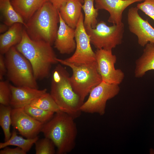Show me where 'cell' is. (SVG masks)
<instances>
[{
	"mask_svg": "<svg viewBox=\"0 0 154 154\" xmlns=\"http://www.w3.org/2000/svg\"><path fill=\"white\" fill-rule=\"evenodd\" d=\"M50 43L32 39L23 29L22 38L16 45L17 49L29 62L37 79H42L49 75L51 66L58 63Z\"/></svg>",
	"mask_w": 154,
	"mask_h": 154,
	"instance_id": "1",
	"label": "cell"
},
{
	"mask_svg": "<svg viewBox=\"0 0 154 154\" xmlns=\"http://www.w3.org/2000/svg\"><path fill=\"white\" fill-rule=\"evenodd\" d=\"M74 119L69 114L60 111L43 124L41 132L53 142L58 154L68 153L75 146L77 130Z\"/></svg>",
	"mask_w": 154,
	"mask_h": 154,
	"instance_id": "2",
	"label": "cell"
},
{
	"mask_svg": "<svg viewBox=\"0 0 154 154\" xmlns=\"http://www.w3.org/2000/svg\"><path fill=\"white\" fill-rule=\"evenodd\" d=\"M70 77L64 68L58 64L52 72L50 94L60 110L74 119L80 115L84 102L74 90Z\"/></svg>",
	"mask_w": 154,
	"mask_h": 154,
	"instance_id": "3",
	"label": "cell"
},
{
	"mask_svg": "<svg viewBox=\"0 0 154 154\" xmlns=\"http://www.w3.org/2000/svg\"><path fill=\"white\" fill-rule=\"evenodd\" d=\"M58 10L47 0L27 21L25 30L32 40L54 42L59 23Z\"/></svg>",
	"mask_w": 154,
	"mask_h": 154,
	"instance_id": "4",
	"label": "cell"
},
{
	"mask_svg": "<svg viewBox=\"0 0 154 154\" xmlns=\"http://www.w3.org/2000/svg\"><path fill=\"white\" fill-rule=\"evenodd\" d=\"M60 64L70 68L72 71L70 81L75 92L83 102L91 90L102 81L97 68L96 61L80 65H76L64 59L57 58Z\"/></svg>",
	"mask_w": 154,
	"mask_h": 154,
	"instance_id": "5",
	"label": "cell"
},
{
	"mask_svg": "<svg viewBox=\"0 0 154 154\" xmlns=\"http://www.w3.org/2000/svg\"><path fill=\"white\" fill-rule=\"evenodd\" d=\"M5 54L8 79L16 86L38 89L37 79L28 60L15 46L12 47Z\"/></svg>",
	"mask_w": 154,
	"mask_h": 154,
	"instance_id": "6",
	"label": "cell"
},
{
	"mask_svg": "<svg viewBox=\"0 0 154 154\" xmlns=\"http://www.w3.org/2000/svg\"><path fill=\"white\" fill-rule=\"evenodd\" d=\"M85 30L90 36L91 43L97 49L112 50L122 43L124 26L123 23L109 26L104 21H101L95 28Z\"/></svg>",
	"mask_w": 154,
	"mask_h": 154,
	"instance_id": "7",
	"label": "cell"
},
{
	"mask_svg": "<svg viewBox=\"0 0 154 154\" xmlns=\"http://www.w3.org/2000/svg\"><path fill=\"white\" fill-rule=\"evenodd\" d=\"M119 91L118 85L102 81L90 91L88 99L81 107V112L103 115L105 113L108 100L116 96Z\"/></svg>",
	"mask_w": 154,
	"mask_h": 154,
	"instance_id": "8",
	"label": "cell"
},
{
	"mask_svg": "<svg viewBox=\"0 0 154 154\" xmlns=\"http://www.w3.org/2000/svg\"><path fill=\"white\" fill-rule=\"evenodd\" d=\"M84 17L81 14L75 29L76 48L73 54L64 59L76 65L88 64L96 61V55L91 48L89 36L84 25Z\"/></svg>",
	"mask_w": 154,
	"mask_h": 154,
	"instance_id": "9",
	"label": "cell"
},
{
	"mask_svg": "<svg viewBox=\"0 0 154 154\" xmlns=\"http://www.w3.org/2000/svg\"><path fill=\"white\" fill-rule=\"evenodd\" d=\"M98 72L102 81L119 85L122 82L124 74L120 69H116V56L112 50L97 49L95 52Z\"/></svg>",
	"mask_w": 154,
	"mask_h": 154,
	"instance_id": "10",
	"label": "cell"
},
{
	"mask_svg": "<svg viewBox=\"0 0 154 154\" xmlns=\"http://www.w3.org/2000/svg\"><path fill=\"white\" fill-rule=\"evenodd\" d=\"M137 7L130 8L127 14V22L129 31L137 37L138 43L144 47L148 43H154V28L147 20L140 16Z\"/></svg>",
	"mask_w": 154,
	"mask_h": 154,
	"instance_id": "11",
	"label": "cell"
},
{
	"mask_svg": "<svg viewBox=\"0 0 154 154\" xmlns=\"http://www.w3.org/2000/svg\"><path fill=\"white\" fill-rule=\"evenodd\" d=\"M11 118L13 128L26 138H34L41 132L43 124L27 114L23 108H13Z\"/></svg>",
	"mask_w": 154,
	"mask_h": 154,
	"instance_id": "12",
	"label": "cell"
},
{
	"mask_svg": "<svg viewBox=\"0 0 154 154\" xmlns=\"http://www.w3.org/2000/svg\"><path fill=\"white\" fill-rule=\"evenodd\" d=\"M10 86L11 93L10 105L13 108H23L47 92L46 89L40 90L28 86Z\"/></svg>",
	"mask_w": 154,
	"mask_h": 154,
	"instance_id": "13",
	"label": "cell"
},
{
	"mask_svg": "<svg viewBox=\"0 0 154 154\" xmlns=\"http://www.w3.org/2000/svg\"><path fill=\"white\" fill-rule=\"evenodd\" d=\"M144 0H94L95 8L104 9L110 14L108 22L119 25L122 23L123 13L130 5Z\"/></svg>",
	"mask_w": 154,
	"mask_h": 154,
	"instance_id": "14",
	"label": "cell"
},
{
	"mask_svg": "<svg viewBox=\"0 0 154 154\" xmlns=\"http://www.w3.org/2000/svg\"><path fill=\"white\" fill-rule=\"evenodd\" d=\"M59 26L54 42V47L62 54H70L76 48L75 29L68 26L62 18L58 11Z\"/></svg>",
	"mask_w": 154,
	"mask_h": 154,
	"instance_id": "15",
	"label": "cell"
},
{
	"mask_svg": "<svg viewBox=\"0 0 154 154\" xmlns=\"http://www.w3.org/2000/svg\"><path fill=\"white\" fill-rule=\"evenodd\" d=\"M83 0H67L58 10L65 22L75 29L82 13Z\"/></svg>",
	"mask_w": 154,
	"mask_h": 154,
	"instance_id": "16",
	"label": "cell"
},
{
	"mask_svg": "<svg viewBox=\"0 0 154 154\" xmlns=\"http://www.w3.org/2000/svg\"><path fill=\"white\" fill-rule=\"evenodd\" d=\"M23 26L21 23H15L0 35V54H5L12 47L20 42L22 38Z\"/></svg>",
	"mask_w": 154,
	"mask_h": 154,
	"instance_id": "17",
	"label": "cell"
},
{
	"mask_svg": "<svg viewBox=\"0 0 154 154\" xmlns=\"http://www.w3.org/2000/svg\"><path fill=\"white\" fill-rule=\"evenodd\" d=\"M134 71L137 78L142 77L149 70H154V43L149 42L145 46L141 55L136 61Z\"/></svg>",
	"mask_w": 154,
	"mask_h": 154,
	"instance_id": "18",
	"label": "cell"
},
{
	"mask_svg": "<svg viewBox=\"0 0 154 154\" xmlns=\"http://www.w3.org/2000/svg\"><path fill=\"white\" fill-rule=\"evenodd\" d=\"M47 0H11L14 9L27 21Z\"/></svg>",
	"mask_w": 154,
	"mask_h": 154,
	"instance_id": "19",
	"label": "cell"
},
{
	"mask_svg": "<svg viewBox=\"0 0 154 154\" xmlns=\"http://www.w3.org/2000/svg\"><path fill=\"white\" fill-rule=\"evenodd\" d=\"M0 10L3 22L8 26L16 23H20L26 25L22 17L15 10L10 0H0Z\"/></svg>",
	"mask_w": 154,
	"mask_h": 154,
	"instance_id": "20",
	"label": "cell"
},
{
	"mask_svg": "<svg viewBox=\"0 0 154 154\" xmlns=\"http://www.w3.org/2000/svg\"><path fill=\"white\" fill-rule=\"evenodd\" d=\"M38 139V136L32 139H24L17 135L16 131L14 129L10 139L6 141L0 143V149H3L9 145H13L21 148L27 153Z\"/></svg>",
	"mask_w": 154,
	"mask_h": 154,
	"instance_id": "21",
	"label": "cell"
},
{
	"mask_svg": "<svg viewBox=\"0 0 154 154\" xmlns=\"http://www.w3.org/2000/svg\"><path fill=\"white\" fill-rule=\"evenodd\" d=\"M84 4L82 9L85 15L84 25L85 29L95 28L98 23L97 18L98 10L94 5V0H83Z\"/></svg>",
	"mask_w": 154,
	"mask_h": 154,
	"instance_id": "22",
	"label": "cell"
},
{
	"mask_svg": "<svg viewBox=\"0 0 154 154\" xmlns=\"http://www.w3.org/2000/svg\"><path fill=\"white\" fill-rule=\"evenodd\" d=\"M30 104L44 110L54 113L61 111L50 94L47 92L33 100Z\"/></svg>",
	"mask_w": 154,
	"mask_h": 154,
	"instance_id": "23",
	"label": "cell"
},
{
	"mask_svg": "<svg viewBox=\"0 0 154 154\" xmlns=\"http://www.w3.org/2000/svg\"><path fill=\"white\" fill-rule=\"evenodd\" d=\"M12 108L11 106L0 105V125L4 135L5 141L9 140L11 135L10 126L11 125V112Z\"/></svg>",
	"mask_w": 154,
	"mask_h": 154,
	"instance_id": "24",
	"label": "cell"
},
{
	"mask_svg": "<svg viewBox=\"0 0 154 154\" xmlns=\"http://www.w3.org/2000/svg\"><path fill=\"white\" fill-rule=\"evenodd\" d=\"M23 109L27 114L43 124L50 120L55 113L44 110L30 104L26 106Z\"/></svg>",
	"mask_w": 154,
	"mask_h": 154,
	"instance_id": "25",
	"label": "cell"
},
{
	"mask_svg": "<svg viewBox=\"0 0 154 154\" xmlns=\"http://www.w3.org/2000/svg\"><path fill=\"white\" fill-rule=\"evenodd\" d=\"M35 144L36 154H54L56 153L55 145L48 138L38 139Z\"/></svg>",
	"mask_w": 154,
	"mask_h": 154,
	"instance_id": "26",
	"label": "cell"
},
{
	"mask_svg": "<svg viewBox=\"0 0 154 154\" xmlns=\"http://www.w3.org/2000/svg\"><path fill=\"white\" fill-rule=\"evenodd\" d=\"M10 84L8 82L1 80L0 82V103L5 106H9L11 98Z\"/></svg>",
	"mask_w": 154,
	"mask_h": 154,
	"instance_id": "27",
	"label": "cell"
},
{
	"mask_svg": "<svg viewBox=\"0 0 154 154\" xmlns=\"http://www.w3.org/2000/svg\"><path fill=\"white\" fill-rule=\"evenodd\" d=\"M136 7L154 21V0H144Z\"/></svg>",
	"mask_w": 154,
	"mask_h": 154,
	"instance_id": "28",
	"label": "cell"
},
{
	"mask_svg": "<svg viewBox=\"0 0 154 154\" xmlns=\"http://www.w3.org/2000/svg\"><path fill=\"white\" fill-rule=\"evenodd\" d=\"M27 153L21 148L17 147L12 148L7 147L0 151V154H26Z\"/></svg>",
	"mask_w": 154,
	"mask_h": 154,
	"instance_id": "29",
	"label": "cell"
},
{
	"mask_svg": "<svg viewBox=\"0 0 154 154\" xmlns=\"http://www.w3.org/2000/svg\"><path fill=\"white\" fill-rule=\"evenodd\" d=\"M3 55L0 54V80H2L7 72L5 58Z\"/></svg>",
	"mask_w": 154,
	"mask_h": 154,
	"instance_id": "30",
	"label": "cell"
},
{
	"mask_svg": "<svg viewBox=\"0 0 154 154\" xmlns=\"http://www.w3.org/2000/svg\"><path fill=\"white\" fill-rule=\"evenodd\" d=\"M54 7L59 10L67 0H48Z\"/></svg>",
	"mask_w": 154,
	"mask_h": 154,
	"instance_id": "31",
	"label": "cell"
},
{
	"mask_svg": "<svg viewBox=\"0 0 154 154\" xmlns=\"http://www.w3.org/2000/svg\"><path fill=\"white\" fill-rule=\"evenodd\" d=\"M7 25L5 24L1 23L0 25V33H5L7 31L8 29Z\"/></svg>",
	"mask_w": 154,
	"mask_h": 154,
	"instance_id": "32",
	"label": "cell"
}]
</instances>
